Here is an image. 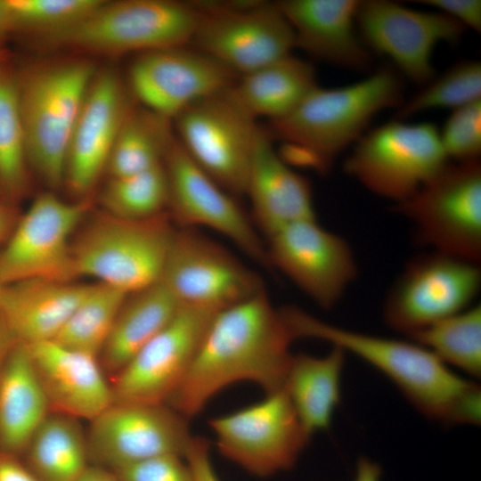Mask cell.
<instances>
[{
  "instance_id": "obj_1",
  "label": "cell",
  "mask_w": 481,
  "mask_h": 481,
  "mask_svg": "<svg viewBox=\"0 0 481 481\" xmlns=\"http://www.w3.org/2000/svg\"><path fill=\"white\" fill-rule=\"evenodd\" d=\"M293 341L281 310L263 289L214 316L168 403L188 419L239 381L253 382L265 394L282 389Z\"/></svg>"
},
{
  "instance_id": "obj_2",
  "label": "cell",
  "mask_w": 481,
  "mask_h": 481,
  "mask_svg": "<svg viewBox=\"0 0 481 481\" xmlns=\"http://www.w3.org/2000/svg\"><path fill=\"white\" fill-rule=\"evenodd\" d=\"M281 311L294 340L320 339L363 359L387 377L428 419L446 425L479 424L480 387L454 373L424 346L338 327L294 306Z\"/></svg>"
},
{
  "instance_id": "obj_3",
  "label": "cell",
  "mask_w": 481,
  "mask_h": 481,
  "mask_svg": "<svg viewBox=\"0 0 481 481\" xmlns=\"http://www.w3.org/2000/svg\"><path fill=\"white\" fill-rule=\"evenodd\" d=\"M398 75L384 67L351 85L316 87L292 112L270 122L273 138L319 170H327L365 134L378 113L404 102Z\"/></svg>"
},
{
  "instance_id": "obj_4",
  "label": "cell",
  "mask_w": 481,
  "mask_h": 481,
  "mask_svg": "<svg viewBox=\"0 0 481 481\" xmlns=\"http://www.w3.org/2000/svg\"><path fill=\"white\" fill-rule=\"evenodd\" d=\"M94 74L89 62L69 61L18 78L28 163L50 187L64 182L70 138Z\"/></svg>"
},
{
  "instance_id": "obj_5",
  "label": "cell",
  "mask_w": 481,
  "mask_h": 481,
  "mask_svg": "<svg viewBox=\"0 0 481 481\" xmlns=\"http://www.w3.org/2000/svg\"><path fill=\"white\" fill-rule=\"evenodd\" d=\"M449 162L436 125L395 119L365 133L345 159L343 171L395 205L413 196Z\"/></svg>"
},
{
  "instance_id": "obj_6",
  "label": "cell",
  "mask_w": 481,
  "mask_h": 481,
  "mask_svg": "<svg viewBox=\"0 0 481 481\" xmlns=\"http://www.w3.org/2000/svg\"><path fill=\"white\" fill-rule=\"evenodd\" d=\"M175 231L164 213L143 220L109 214L72 246L76 274L126 294L151 286L160 280Z\"/></svg>"
},
{
  "instance_id": "obj_7",
  "label": "cell",
  "mask_w": 481,
  "mask_h": 481,
  "mask_svg": "<svg viewBox=\"0 0 481 481\" xmlns=\"http://www.w3.org/2000/svg\"><path fill=\"white\" fill-rule=\"evenodd\" d=\"M199 20L192 2L102 1L79 22L50 37L90 52L137 55L190 45Z\"/></svg>"
},
{
  "instance_id": "obj_8",
  "label": "cell",
  "mask_w": 481,
  "mask_h": 481,
  "mask_svg": "<svg viewBox=\"0 0 481 481\" xmlns=\"http://www.w3.org/2000/svg\"><path fill=\"white\" fill-rule=\"evenodd\" d=\"M392 210L413 225L431 250L481 262V163L449 162Z\"/></svg>"
},
{
  "instance_id": "obj_9",
  "label": "cell",
  "mask_w": 481,
  "mask_h": 481,
  "mask_svg": "<svg viewBox=\"0 0 481 481\" xmlns=\"http://www.w3.org/2000/svg\"><path fill=\"white\" fill-rule=\"evenodd\" d=\"M176 140L226 192L245 196L261 127L232 87L207 96L173 119Z\"/></svg>"
},
{
  "instance_id": "obj_10",
  "label": "cell",
  "mask_w": 481,
  "mask_h": 481,
  "mask_svg": "<svg viewBox=\"0 0 481 481\" xmlns=\"http://www.w3.org/2000/svg\"><path fill=\"white\" fill-rule=\"evenodd\" d=\"M200 20L191 46L239 76L292 54L291 26L276 3L192 2Z\"/></svg>"
},
{
  "instance_id": "obj_11",
  "label": "cell",
  "mask_w": 481,
  "mask_h": 481,
  "mask_svg": "<svg viewBox=\"0 0 481 481\" xmlns=\"http://www.w3.org/2000/svg\"><path fill=\"white\" fill-rule=\"evenodd\" d=\"M208 424L220 453L261 478L292 469L311 438L283 389Z\"/></svg>"
},
{
  "instance_id": "obj_12",
  "label": "cell",
  "mask_w": 481,
  "mask_h": 481,
  "mask_svg": "<svg viewBox=\"0 0 481 481\" xmlns=\"http://www.w3.org/2000/svg\"><path fill=\"white\" fill-rule=\"evenodd\" d=\"M481 288L478 264L430 250L408 260L388 289L383 317L408 337L469 308Z\"/></svg>"
},
{
  "instance_id": "obj_13",
  "label": "cell",
  "mask_w": 481,
  "mask_h": 481,
  "mask_svg": "<svg viewBox=\"0 0 481 481\" xmlns=\"http://www.w3.org/2000/svg\"><path fill=\"white\" fill-rule=\"evenodd\" d=\"M159 281L182 306L216 314L265 289L256 273L194 228L175 231Z\"/></svg>"
},
{
  "instance_id": "obj_14",
  "label": "cell",
  "mask_w": 481,
  "mask_h": 481,
  "mask_svg": "<svg viewBox=\"0 0 481 481\" xmlns=\"http://www.w3.org/2000/svg\"><path fill=\"white\" fill-rule=\"evenodd\" d=\"M186 420L166 404L113 402L90 421V463L116 471L159 456L184 457L193 436Z\"/></svg>"
},
{
  "instance_id": "obj_15",
  "label": "cell",
  "mask_w": 481,
  "mask_h": 481,
  "mask_svg": "<svg viewBox=\"0 0 481 481\" xmlns=\"http://www.w3.org/2000/svg\"><path fill=\"white\" fill-rule=\"evenodd\" d=\"M87 205L68 202L50 192L38 195L18 219L0 251V281H70L77 276L70 238Z\"/></svg>"
},
{
  "instance_id": "obj_16",
  "label": "cell",
  "mask_w": 481,
  "mask_h": 481,
  "mask_svg": "<svg viewBox=\"0 0 481 481\" xmlns=\"http://www.w3.org/2000/svg\"><path fill=\"white\" fill-rule=\"evenodd\" d=\"M356 26L371 51L387 57L411 81L425 86L435 77L436 47L454 45L465 27L441 12H422L387 0L359 1Z\"/></svg>"
},
{
  "instance_id": "obj_17",
  "label": "cell",
  "mask_w": 481,
  "mask_h": 481,
  "mask_svg": "<svg viewBox=\"0 0 481 481\" xmlns=\"http://www.w3.org/2000/svg\"><path fill=\"white\" fill-rule=\"evenodd\" d=\"M267 240L271 268L281 271L322 309L333 308L358 276L347 240L316 218L290 224Z\"/></svg>"
},
{
  "instance_id": "obj_18",
  "label": "cell",
  "mask_w": 481,
  "mask_h": 481,
  "mask_svg": "<svg viewBox=\"0 0 481 481\" xmlns=\"http://www.w3.org/2000/svg\"><path fill=\"white\" fill-rule=\"evenodd\" d=\"M239 75L191 45L137 54L128 86L143 107L173 121L192 103L232 87Z\"/></svg>"
},
{
  "instance_id": "obj_19",
  "label": "cell",
  "mask_w": 481,
  "mask_h": 481,
  "mask_svg": "<svg viewBox=\"0 0 481 481\" xmlns=\"http://www.w3.org/2000/svg\"><path fill=\"white\" fill-rule=\"evenodd\" d=\"M216 314L183 306L110 379L113 402L167 404L183 382Z\"/></svg>"
},
{
  "instance_id": "obj_20",
  "label": "cell",
  "mask_w": 481,
  "mask_h": 481,
  "mask_svg": "<svg viewBox=\"0 0 481 481\" xmlns=\"http://www.w3.org/2000/svg\"><path fill=\"white\" fill-rule=\"evenodd\" d=\"M168 208L182 228L204 226L232 241L252 260L271 269L266 244L234 197L205 173L175 137L166 159Z\"/></svg>"
},
{
  "instance_id": "obj_21",
  "label": "cell",
  "mask_w": 481,
  "mask_h": 481,
  "mask_svg": "<svg viewBox=\"0 0 481 481\" xmlns=\"http://www.w3.org/2000/svg\"><path fill=\"white\" fill-rule=\"evenodd\" d=\"M130 110L118 75L110 69L95 72L67 154L64 182L74 193L87 192L107 168L112 148Z\"/></svg>"
},
{
  "instance_id": "obj_22",
  "label": "cell",
  "mask_w": 481,
  "mask_h": 481,
  "mask_svg": "<svg viewBox=\"0 0 481 481\" xmlns=\"http://www.w3.org/2000/svg\"><path fill=\"white\" fill-rule=\"evenodd\" d=\"M26 346L52 412L91 421L113 403L99 357L54 340Z\"/></svg>"
},
{
  "instance_id": "obj_23",
  "label": "cell",
  "mask_w": 481,
  "mask_h": 481,
  "mask_svg": "<svg viewBox=\"0 0 481 481\" xmlns=\"http://www.w3.org/2000/svg\"><path fill=\"white\" fill-rule=\"evenodd\" d=\"M292 28L296 47L329 64L368 72L371 51L357 32L358 0L277 2Z\"/></svg>"
},
{
  "instance_id": "obj_24",
  "label": "cell",
  "mask_w": 481,
  "mask_h": 481,
  "mask_svg": "<svg viewBox=\"0 0 481 481\" xmlns=\"http://www.w3.org/2000/svg\"><path fill=\"white\" fill-rule=\"evenodd\" d=\"M273 139L261 127L245 193L256 227L266 238L290 224L316 218L310 182L287 164Z\"/></svg>"
},
{
  "instance_id": "obj_25",
  "label": "cell",
  "mask_w": 481,
  "mask_h": 481,
  "mask_svg": "<svg viewBox=\"0 0 481 481\" xmlns=\"http://www.w3.org/2000/svg\"><path fill=\"white\" fill-rule=\"evenodd\" d=\"M90 287L38 279L4 285L0 312L18 343L53 340Z\"/></svg>"
},
{
  "instance_id": "obj_26",
  "label": "cell",
  "mask_w": 481,
  "mask_h": 481,
  "mask_svg": "<svg viewBox=\"0 0 481 481\" xmlns=\"http://www.w3.org/2000/svg\"><path fill=\"white\" fill-rule=\"evenodd\" d=\"M51 412L29 350L18 343L0 369V449L23 455Z\"/></svg>"
},
{
  "instance_id": "obj_27",
  "label": "cell",
  "mask_w": 481,
  "mask_h": 481,
  "mask_svg": "<svg viewBox=\"0 0 481 481\" xmlns=\"http://www.w3.org/2000/svg\"><path fill=\"white\" fill-rule=\"evenodd\" d=\"M182 307L161 281L127 294L99 356L107 376H116Z\"/></svg>"
},
{
  "instance_id": "obj_28",
  "label": "cell",
  "mask_w": 481,
  "mask_h": 481,
  "mask_svg": "<svg viewBox=\"0 0 481 481\" xmlns=\"http://www.w3.org/2000/svg\"><path fill=\"white\" fill-rule=\"evenodd\" d=\"M346 354L332 346L323 356L292 355L282 389L310 436L330 427L341 401Z\"/></svg>"
},
{
  "instance_id": "obj_29",
  "label": "cell",
  "mask_w": 481,
  "mask_h": 481,
  "mask_svg": "<svg viewBox=\"0 0 481 481\" xmlns=\"http://www.w3.org/2000/svg\"><path fill=\"white\" fill-rule=\"evenodd\" d=\"M318 86L312 64L289 54L239 76L232 91L253 118L273 122L292 112Z\"/></svg>"
},
{
  "instance_id": "obj_30",
  "label": "cell",
  "mask_w": 481,
  "mask_h": 481,
  "mask_svg": "<svg viewBox=\"0 0 481 481\" xmlns=\"http://www.w3.org/2000/svg\"><path fill=\"white\" fill-rule=\"evenodd\" d=\"M23 455L38 481H77L91 465L79 420L55 412L39 426Z\"/></svg>"
},
{
  "instance_id": "obj_31",
  "label": "cell",
  "mask_w": 481,
  "mask_h": 481,
  "mask_svg": "<svg viewBox=\"0 0 481 481\" xmlns=\"http://www.w3.org/2000/svg\"><path fill=\"white\" fill-rule=\"evenodd\" d=\"M173 121L145 108L130 110L112 148L111 178L142 173L164 164L175 141Z\"/></svg>"
},
{
  "instance_id": "obj_32",
  "label": "cell",
  "mask_w": 481,
  "mask_h": 481,
  "mask_svg": "<svg viewBox=\"0 0 481 481\" xmlns=\"http://www.w3.org/2000/svg\"><path fill=\"white\" fill-rule=\"evenodd\" d=\"M446 365L481 375V306L476 305L409 336Z\"/></svg>"
},
{
  "instance_id": "obj_33",
  "label": "cell",
  "mask_w": 481,
  "mask_h": 481,
  "mask_svg": "<svg viewBox=\"0 0 481 481\" xmlns=\"http://www.w3.org/2000/svg\"><path fill=\"white\" fill-rule=\"evenodd\" d=\"M126 295L99 282L92 284L53 340L99 357Z\"/></svg>"
},
{
  "instance_id": "obj_34",
  "label": "cell",
  "mask_w": 481,
  "mask_h": 481,
  "mask_svg": "<svg viewBox=\"0 0 481 481\" xmlns=\"http://www.w3.org/2000/svg\"><path fill=\"white\" fill-rule=\"evenodd\" d=\"M28 157L18 77L0 65V185L17 195L27 181Z\"/></svg>"
},
{
  "instance_id": "obj_35",
  "label": "cell",
  "mask_w": 481,
  "mask_h": 481,
  "mask_svg": "<svg viewBox=\"0 0 481 481\" xmlns=\"http://www.w3.org/2000/svg\"><path fill=\"white\" fill-rule=\"evenodd\" d=\"M102 201L111 216L143 220L163 214L169 202L165 164L128 176L111 178Z\"/></svg>"
},
{
  "instance_id": "obj_36",
  "label": "cell",
  "mask_w": 481,
  "mask_h": 481,
  "mask_svg": "<svg viewBox=\"0 0 481 481\" xmlns=\"http://www.w3.org/2000/svg\"><path fill=\"white\" fill-rule=\"evenodd\" d=\"M481 100V63L464 61L425 85L397 109L395 119L404 120L420 112L439 108L457 109Z\"/></svg>"
},
{
  "instance_id": "obj_37",
  "label": "cell",
  "mask_w": 481,
  "mask_h": 481,
  "mask_svg": "<svg viewBox=\"0 0 481 481\" xmlns=\"http://www.w3.org/2000/svg\"><path fill=\"white\" fill-rule=\"evenodd\" d=\"M102 0H7L18 29L50 36L65 30L92 12Z\"/></svg>"
},
{
  "instance_id": "obj_38",
  "label": "cell",
  "mask_w": 481,
  "mask_h": 481,
  "mask_svg": "<svg viewBox=\"0 0 481 481\" xmlns=\"http://www.w3.org/2000/svg\"><path fill=\"white\" fill-rule=\"evenodd\" d=\"M439 135L450 161L478 160L481 154V100L453 110Z\"/></svg>"
},
{
  "instance_id": "obj_39",
  "label": "cell",
  "mask_w": 481,
  "mask_h": 481,
  "mask_svg": "<svg viewBox=\"0 0 481 481\" xmlns=\"http://www.w3.org/2000/svg\"><path fill=\"white\" fill-rule=\"evenodd\" d=\"M113 472L120 481H194L184 457L173 454L151 458Z\"/></svg>"
},
{
  "instance_id": "obj_40",
  "label": "cell",
  "mask_w": 481,
  "mask_h": 481,
  "mask_svg": "<svg viewBox=\"0 0 481 481\" xmlns=\"http://www.w3.org/2000/svg\"><path fill=\"white\" fill-rule=\"evenodd\" d=\"M421 4L432 7L469 27L477 32L481 31L480 0H421Z\"/></svg>"
},
{
  "instance_id": "obj_41",
  "label": "cell",
  "mask_w": 481,
  "mask_h": 481,
  "mask_svg": "<svg viewBox=\"0 0 481 481\" xmlns=\"http://www.w3.org/2000/svg\"><path fill=\"white\" fill-rule=\"evenodd\" d=\"M184 459L188 462L194 481H221L210 458L209 444L200 436H192Z\"/></svg>"
},
{
  "instance_id": "obj_42",
  "label": "cell",
  "mask_w": 481,
  "mask_h": 481,
  "mask_svg": "<svg viewBox=\"0 0 481 481\" xmlns=\"http://www.w3.org/2000/svg\"><path fill=\"white\" fill-rule=\"evenodd\" d=\"M0 481H38L20 456L0 449Z\"/></svg>"
},
{
  "instance_id": "obj_43",
  "label": "cell",
  "mask_w": 481,
  "mask_h": 481,
  "mask_svg": "<svg viewBox=\"0 0 481 481\" xmlns=\"http://www.w3.org/2000/svg\"><path fill=\"white\" fill-rule=\"evenodd\" d=\"M380 466L366 457H360L356 462L355 476L353 481H380Z\"/></svg>"
},
{
  "instance_id": "obj_44",
  "label": "cell",
  "mask_w": 481,
  "mask_h": 481,
  "mask_svg": "<svg viewBox=\"0 0 481 481\" xmlns=\"http://www.w3.org/2000/svg\"><path fill=\"white\" fill-rule=\"evenodd\" d=\"M17 344V339L0 312V369Z\"/></svg>"
},
{
  "instance_id": "obj_45",
  "label": "cell",
  "mask_w": 481,
  "mask_h": 481,
  "mask_svg": "<svg viewBox=\"0 0 481 481\" xmlns=\"http://www.w3.org/2000/svg\"><path fill=\"white\" fill-rule=\"evenodd\" d=\"M18 28L7 0H0V40Z\"/></svg>"
},
{
  "instance_id": "obj_46",
  "label": "cell",
  "mask_w": 481,
  "mask_h": 481,
  "mask_svg": "<svg viewBox=\"0 0 481 481\" xmlns=\"http://www.w3.org/2000/svg\"><path fill=\"white\" fill-rule=\"evenodd\" d=\"M77 481H120L111 470L90 465Z\"/></svg>"
},
{
  "instance_id": "obj_47",
  "label": "cell",
  "mask_w": 481,
  "mask_h": 481,
  "mask_svg": "<svg viewBox=\"0 0 481 481\" xmlns=\"http://www.w3.org/2000/svg\"><path fill=\"white\" fill-rule=\"evenodd\" d=\"M17 221L11 208L0 203V241L9 237Z\"/></svg>"
},
{
  "instance_id": "obj_48",
  "label": "cell",
  "mask_w": 481,
  "mask_h": 481,
  "mask_svg": "<svg viewBox=\"0 0 481 481\" xmlns=\"http://www.w3.org/2000/svg\"><path fill=\"white\" fill-rule=\"evenodd\" d=\"M6 53L4 49V47L0 44V65L3 64L4 59H5Z\"/></svg>"
},
{
  "instance_id": "obj_49",
  "label": "cell",
  "mask_w": 481,
  "mask_h": 481,
  "mask_svg": "<svg viewBox=\"0 0 481 481\" xmlns=\"http://www.w3.org/2000/svg\"><path fill=\"white\" fill-rule=\"evenodd\" d=\"M4 287V285L0 281V298H1V296H2V293H3Z\"/></svg>"
},
{
  "instance_id": "obj_50",
  "label": "cell",
  "mask_w": 481,
  "mask_h": 481,
  "mask_svg": "<svg viewBox=\"0 0 481 481\" xmlns=\"http://www.w3.org/2000/svg\"><path fill=\"white\" fill-rule=\"evenodd\" d=\"M1 186V185H0Z\"/></svg>"
}]
</instances>
